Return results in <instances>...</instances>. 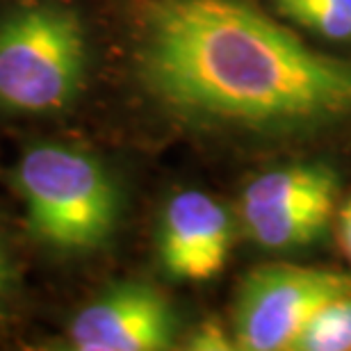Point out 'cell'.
I'll use <instances>...</instances> for the list:
<instances>
[{
  "label": "cell",
  "instance_id": "4",
  "mask_svg": "<svg viewBox=\"0 0 351 351\" xmlns=\"http://www.w3.org/2000/svg\"><path fill=\"white\" fill-rule=\"evenodd\" d=\"M347 292H351L347 271L285 263L256 267L244 276L235 297V349H292L315 313Z\"/></svg>",
  "mask_w": 351,
  "mask_h": 351
},
{
  "label": "cell",
  "instance_id": "9",
  "mask_svg": "<svg viewBox=\"0 0 351 351\" xmlns=\"http://www.w3.org/2000/svg\"><path fill=\"white\" fill-rule=\"evenodd\" d=\"M19 297V267L10 240L0 228V322L12 315Z\"/></svg>",
  "mask_w": 351,
  "mask_h": 351
},
{
  "label": "cell",
  "instance_id": "6",
  "mask_svg": "<svg viewBox=\"0 0 351 351\" xmlns=\"http://www.w3.org/2000/svg\"><path fill=\"white\" fill-rule=\"evenodd\" d=\"M178 315L165 292L144 280H121L69 319L64 342L75 351H160L171 349Z\"/></svg>",
  "mask_w": 351,
  "mask_h": 351
},
{
  "label": "cell",
  "instance_id": "7",
  "mask_svg": "<svg viewBox=\"0 0 351 351\" xmlns=\"http://www.w3.org/2000/svg\"><path fill=\"white\" fill-rule=\"evenodd\" d=\"M233 221L215 196L182 189L165 203L158 219L156 247L162 269L178 280L203 283L228 263Z\"/></svg>",
  "mask_w": 351,
  "mask_h": 351
},
{
  "label": "cell",
  "instance_id": "5",
  "mask_svg": "<svg viewBox=\"0 0 351 351\" xmlns=\"http://www.w3.org/2000/svg\"><path fill=\"white\" fill-rule=\"evenodd\" d=\"M338 203V173L322 162H299L261 173L242 194L247 235L269 251L301 249L326 233Z\"/></svg>",
  "mask_w": 351,
  "mask_h": 351
},
{
  "label": "cell",
  "instance_id": "3",
  "mask_svg": "<svg viewBox=\"0 0 351 351\" xmlns=\"http://www.w3.org/2000/svg\"><path fill=\"white\" fill-rule=\"evenodd\" d=\"M89 32L64 0H10L0 7V114L58 117L87 87Z\"/></svg>",
  "mask_w": 351,
  "mask_h": 351
},
{
  "label": "cell",
  "instance_id": "10",
  "mask_svg": "<svg viewBox=\"0 0 351 351\" xmlns=\"http://www.w3.org/2000/svg\"><path fill=\"white\" fill-rule=\"evenodd\" d=\"M187 347L196 351H228L235 349V340L228 338V333L223 331V326L217 319L201 322L199 326L189 333Z\"/></svg>",
  "mask_w": 351,
  "mask_h": 351
},
{
  "label": "cell",
  "instance_id": "11",
  "mask_svg": "<svg viewBox=\"0 0 351 351\" xmlns=\"http://www.w3.org/2000/svg\"><path fill=\"white\" fill-rule=\"evenodd\" d=\"M338 242L351 263V192L338 210Z\"/></svg>",
  "mask_w": 351,
  "mask_h": 351
},
{
  "label": "cell",
  "instance_id": "1",
  "mask_svg": "<svg viewBox=\"0 0 351 351\" xmlns=\"http://www.w3.org/2000/svg\"><path fill=\"white\" fill-rule=\"evenodd\" d=\"M132 64L185 123L269 135L351 123V60L315 53L244 0H151Z\"/></svg>",
  "mask_w": 351,
  "mask_h": 351
},
{
  "label": "cell",
  "instance_id": "8",
  "mask_svg": "<svg viewBox=\"0 0 351 351\" xmlns=\"http://www.w3.org/2000/svg\"><path fill=\"white\" fill-rule=\"evenodd\" d=\"M292 351H351V292L319 308Z\"/></svg>",
  "mask_w": 351,
  "mask_h": 351
},
{
  "label": "cell",
  "instance_id": "12",
  "mask_svg": "<svg viewBox=\"0 0 351 351\" xmlns=\"http://www.w3.org/2000/svg\"><path fill=\"white\" fill-rule=\"evenodd\" d=\"M271 5H278V3H285V0H269ZM311 3H319V5H328V7H335L340 12H347L351 14V0H311Z\"/></svg>",
  "mask_w": 351,
  "mask_h": 351
},
{
  "label": "cell",
  "instance_id": "2",
  "mask_svg": "<svg viewBox=\"0 0 351 351\" xmlns=\"http://www.w3.org/2000/svg\"><path fill=\"white\" fill-rule=\"evenodd\" d=\"M7 180L23 208L30 240L53 258L105 249L121 219V187L105 160L75 144L34 139Z\"/></svg>",
  "mask_w": 351,
  "mask_h": 351
}]
</instances>
